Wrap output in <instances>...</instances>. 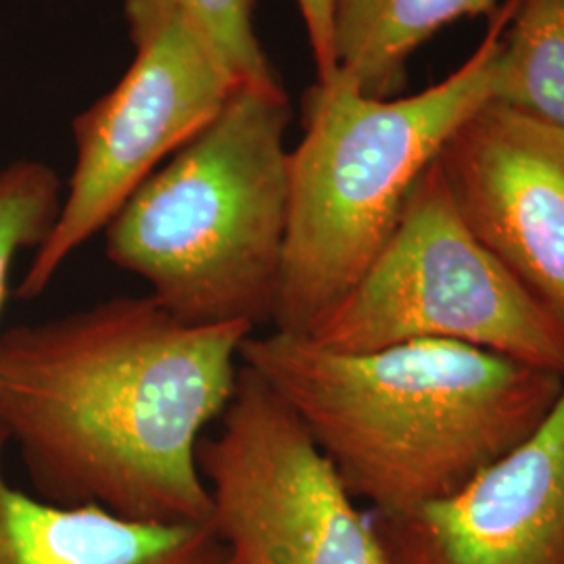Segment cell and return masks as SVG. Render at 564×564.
Here are the masks:
<instances>
[{"mask_svg": "<svg viewBox=\"0 0 564 564\" xmlns=\"http://www.w3.org/2000/svg\"><path fill=\"white\" fill-rule=\"evenodd\" d=\"M247 324H188L149 293L0 333V429L36 496L207 524L197 463L235 395Z\"/></svg>", "mask_w": 564, "mask_h": 564, "instance_id": "cell-1", "label": "cell"}, {"mask_svg": "<svg viewBox=\"0 0 564 564\" xmlns=\"http://www.w3.org/2000/svg\"><path fill=\"white\" fill-rule=\"evenodd\" d=\"M241 362L295 410L370 512L456 494L538 429L564 383L463 343L339 354L281 330L253 333Z\"/></svg>", "mask_w": 564, "mask_h": 564, "instance_id": "cell-2", "label": "cell"}, {"mask_svg": "<svg viewBox=\"0 0 564 564\" xmlns=\"http://www.w3.org/2000/svg\"><path fill=\"white\" fill-rule=\"evenodd\" d=\"M289 118L281 82H241L105 226L107 258L184 323H272L289 224Z\"/></svg>", "mask_w": 564, "mask_h": 564, "instance_id": "cell-3", "label": "cell"}, {"mask_svg": "<svg viewBox=\"0 0 564 564\" xmlns=\"http://www.w3.org/2000/svg\"><path fill=\"white\" fill-rule=\"evenodd\" d=\"M512 0L449 78L408 99L366 97L343 72L305 97V132L289 155V224L274 330L305 337L360 281L449 134L491 101Z\"/></svg>", "mask_w": 564, "mask_h": 564, "instance_id": "cell-4", "label": "cell"}, {"mask_svg": "<svg viewBox=\"0 0 564 564\" xmlns=\"http://www.w3.org/2000/svg\"><path fill=\"white\" fill-rule=\"evenodd\" d=\"M305 339L339 354L463 343L564 377V324L466 230L437 162L377 260Z\"/></svg>", "mask_w": 564, "mask_h": 564, "instance_id": "cell-5", "label": "cell"}, {"mask_svg": "<svg viewBox=\"0 0 564 564\" xmlns=\"http://www.w3.org/2000/svg\"><path fill=\"white\" fill-rule=\"evenodd\" d=\"M134 61L74 120L76 163L57 220L15 295L32 302L158 165L220 116L241 80L184 0H121Z\"/></svg>", "mask_w": 564, "mask_h": 564, "instance_id": "cell-6", "label": "cell"}, {"mask_svg": "<svg viewBox=\"0 0 564 564\" xmlns=\"http://www.w3.org/2000/svg\"><path fill=\"white\" fill-rule=\"evenodd\" d=\"M220 421L197 463L223 564H391L302 419L247 364Z\"/></svg>", "mask_w": 564, "mask_h": 564, "instance_id": "cell-7", "label": "cell"}, {"mask_svg": "<svg viewBox=\"0 0 564 564\" xmlns=\"http://www.w3.org/2000/svg\"><path fill=\"white\" fill-rule=\"evenodd\" d=\"M466 230L564 324V132L487 101L435 158Z\"/></svg>", "mask_w": 564, "mask_h": 564, "instance_id": "cell-8", "label": "cell"}, {"mask_svg": "<svg viewBox=\"0 0 564 564\" xmlns=\"http://www.w3.org/2000/svg\"><path fill=\"white\" fill-rule=\"evenodd\" d=\"M368 517L391 564H564V383L538 429L463 489Z\"/></svg>", "mask_w": 564, "mask_h": 564, "instance_id": "cell-9", "label": "cell"}, {"mask_svg": "<svg viewBox=\"0 0 564 564\" xmlns=\"http://www.w3.org/2000/svg\"><path fill=\"white\" fill-rule=\"evenodd\" d=\"M9 447L0 429V564H223L212 523H141L23 491L7 475Z\"/></svg>", "mask_w": 564, "mask_h": 564, "instance_id": "cell-10", "label": "cell"}, {"mask_svg": "<svg viewBox=\"0 0 564 564\" xmlns=\"http://www.w3.org/2000/svg\"><path fill=\"white\" fill-rule=\"evenodd\" d=\"M498 0H333L335 65L366 97L389 99L410 55L444 25L496 11Z\"/></svg>", "mask_w": 564, "mask_h": 564, "instance_id": "cell-11", "label": "cell"}, {"mask_svg": "<svg viewBox=\"0 0 564 564\" xmlns=\"http://www.w3.org/2000/svg\"><path fill=\"white\" fill-rule=\"evenodd\" d=\"M491 101L564 132V0H512Z\"/></svg>", "mask_w": 564, "mask_h": 564, "instance_id": "cell-12", "label": "cell"}, {"mask_svg": "<svg viewBox=\"0 0 564 564\" xmlns=\"http://www.w3.org/2000/svg\"><path fill=\"white\" fill-rule=\"evenodd\" d=\"M61 202L59 178L46 163L20 160L0 167V314L15 258L44 241Z\"/></svg>", "mask_w": 564, "mask_h": 564, "instance_id": "cell-13", "label": "cell"}, {"mask_svg": "<svg viewBox=\"0 0 564 564\" xmlns=\"http://www.w3.org/2000/svg\"><path fill=\"white\" fill-rule=\"evenodd\" d=\"M245 84L279 82L253 28L256 0H184Z\"/></svg>", "mask_w": 564, "mask_h": 564, "instance_id": "cell-14", "label": "cell"}, {"mask_svg": "<svg viewBox=\"0 0 564 564\" xmlns=\"http://www.w3.org/2000/svg\"><path fill=\"white\" fill-rule=\"evenodd\" d=\"M302 13L318 80L337 72L333 53V0H295Z\"/></svg>", "mask_w": 564, "mask_h": 564, "instance_id": "cell-15", "label": "cell"}]
</instances>
